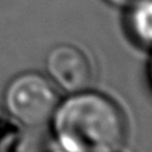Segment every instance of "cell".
<instances>
[{"instance_id":"cell-1","label":"cell","mask_w":152,"mask_h":152,"mask_svg":"<svg viewBox=\"0 0 152 152\" xmlns=\"http://www.w3.org/2000/svg\"><path fill=\"white\" fill-rule=\"evenodd\" d=\"M64 152H115L126 139L125 117L111 98L90 90L70 94L50 119Z\"/></svg>"},{"instance_id":"cell-2","label":"cell","mask_w":152,"mask_h":152,"mask_svg":"<svg viewBox=\"0 0 152 152\" xmlns=\"http://www.w3.org/2000/svg\"><path fill=\"white\" fill-rule=\"evenodd\" d=\"M60 104L51 80L37 73L14 77L4 91V105L9 114L27 126L48 122Z\"/></svg>"},{"instance_id":"cell-3","label":"cell","mask_w":152,"mask_h":152,"mask_svg":"<svg viewBox=\"0 0 152 152\" xmlns=\"http://www.w3.org/2000/svg\"><path fill=\"white\" fill-rule=\"evenodd\" d=\"M48 78L68 94L86 91L93 81V67L86 54L71 44L51 48L46 60Z\"/></svg>"},{"instance_id":"cell-4","label":"cell","mask_w":152,"mask_h":152,"mask_svg":"<svg viewBox=\"0 0 152 152\" xmlns=\"http://www.w3.org/2000/svg\"><path fill=\"white\" fill-rule=\"evenodd\" d=\"M128 27L139 44L152 47V0H142L128 7Z\"/></svg>"},{"instance_id":"cell-5","label":"cell","mask_w":152,"mask_h":152,"mask_svg":"<svg viewBox=\"0 0 152 152\" xmlns=\"http://www.w3.org/2000/svg\"><path fill=\"white\" fill-rule=\"evenodd\" d=\"M105 1H108V3H110V4H113V6L128 9V7L134 6V4H137V3L142 1V0H105Z\"/></svg>"},{"instance_id":"cell-6","label":"cell","mask_w":152,"mask_h":152,"mask_svg":"<svg viewBox=\"0 0 152 152\" xmlns=\"http://www.w3.org/2000/svg\"><path fill=\"white\" fill-rule=\"evenodd\" d=\"M148 74H149V81H151V86H152V56H151V60H149V66H148Z\"/></svg>"},{"instance_id":"cell-7","label":"cell","mask_w":152,"mask_h":152,"mask_svg":"<svg viewBox=\"0 0 152 152\" xmlns=\"http://www.w3.org/2000/svg\"><path fill=\"white\" fill-rule=\"evenodd\" d=\"M115 152H126V151L124 149V148H122V149H118V151H115Z\"/></svg>"},{"instance_id":"cell-8","label":"cell","mask_w":152,"mask_h":152,"mask_svg":"<svg viewBox=\"0 0 152 152\" xmlns=\"http://www.w3.org/2000/svg\"><path fill=\"white\" fill-rule=\"evenodd\" d=\"M60 152H64V151H60Z\"/></svg>"}]
</instances>
